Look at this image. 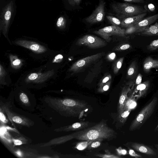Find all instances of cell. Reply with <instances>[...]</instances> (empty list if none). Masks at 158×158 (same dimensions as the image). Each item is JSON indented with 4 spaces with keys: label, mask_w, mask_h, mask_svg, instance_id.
<instances>
[{
    "label": "cell",
    "mask_w": 158,
    "mask_h": 158,
    "mask_svg": "<svg viewBox=\"0 0 158 158\" xmlns=\"http://www.w3.org/2000/svg\"><path fill=\"white\" fill-rule=\"evenodd\" d=\"M120 151V152L119 153L123 155H125L127 154V151L125 150H122Z\"/></svg>",
    "instance_id": "42"
},
{
    "label": "cell",
    "mask_w": 158,
    "mask_h": 158,
    "mask_svg": "<svg viewBox=\"0 0 158 158\" xmlns=\"http://www.w3.org/2000/svg\"><path fill=\"white\" fill-rule=\"evenodd\" d=\"M158 48V39L152 41L150 44L147 46L148 50L152 51Z\"/></svg>",
    "instance_id": "26"
},
{
    "label": "cell",
    "mask_w": 158,
    "mask_h": 158,
    "mask_svg": "<svg viewBox=\"0 0 158 158\" xmlns=\"http://www.w3.org/2000/svg\"><path fill=\"white\" fill-rule=\"evenodd\" d=\"M136 63L135 61L132 62L129 67L127 72V77H130L133 76L136 71Z\"/></svg>",
    "instance_id": "22"
},
{
    "label": "cell",
    "mask_w": 158,
    "mask_h": 158,
    "mask_svg": "<svg viewBox=\"0 0 158 158\" xmlns=\"http://www.w3.org/2000/svg\"><path fill=\"white\" fill-rule=\"evenodd\" d=\"M101 144L100 140H96L93 141L88 146L89 148H95L99 147Z\"/></svg>",
    "instance_id": "30"
},
{
    "label": "cell",
    "mask_w": 158,
    "mask_h": 158,
    "mask_svg": "<svg viewBox=\"0 0 158 158\" xmlns=\"http://www.w3.org/2000/svg\"><path fill=\"white\" fill-rule=\"evenodd\" d=\"M21 63V61L18 58H15V59L12 61V64L14 66H19Z\"/></svg>",
    "instance_id": "37"
},
{
    "label": "cell",
    "mask_w": 158,
    "mask_h": 158,
    "mask_svg": "<svg viewBox=\"0 0 158 158\" xmlns=\"http://www.w3.org/2000/svg\"><path fill=\"white\" fill-rule=\"evenodd\" d=\"M142 75L141 73H139L137 77L135 84L138 85L141 83L142 80Z\"/></svg>",
    "instance_id": "35"
},
{
    "label": "cell",
    "mask_w": 158,
    "mask_h": 158,
    "mask_svg": "<svg viewBox=\"0 0 158 158\" xmlns=\"http://www.w3.org/2000/svg\"><path fill=\"white\" fill-rule=\"evenodd\" d=\"M131 47V46L130 44L124 43L115 47L113 50L116 51H120L128 49Z\"/></svg>",
    "instance_id": "24"
},
{
    "label": "cell",
    "mask_w": 158,
    "mask_h": 158,
    "mask_svg": "<svg viewBox=\"0 0 158 158\" xmlns=\"http://www.w3.org/2000/svg\"><path fill=\"white\" fill-rule=\"evenodd\" d=\"M106 41L96 36L86 35L79 38L77 41L78 46H85L90 48L97 49L103 47L107 45Z\"/></svg>",
    "instance_id": "4"
},
{
    "label": "cell",
    "mask_w": 158,
    "mask_h": 158,
    "mask_svg": "<svg viewBox=\"0 0 158 158\" xmlns=\"http://www.w3.org/2000/svg\"><path fill=\"white\" fill-rule=\"evenodd\" d=\"M116 135L113 129L109 127L105 122L102 121L94 126L75 133V138L90 143L96 140L110 139L114 138Z\"/></svg>",
    "instance_id": "1"
},
{
    "label": "cell",
    "mask_w": 158,
    "mask_h": 158,
    "mask_svg": "<svg viewBox=\"0 0 158 158\" xmlns=\"http://www.w3.org/2000/svg\"><path fill=\"white\" fill-rule=\"evenodd\" d=\"M111 7L115 15L122 20L147 11L143 6L128 3L115 2L111 5Z\"/></svg>",
    "instance_id": "2"
},
{
    "label": "cell",
    "mask_w": 158,
    "mask_h": 158,
    "mask_svg": "<svg viewBox=\"0 0 158 158\" xmlns=\"http://www.w3.org/2000/svg\"><path fill=\"white\" fill-rule=\"evenodd\" d=\"M131 110H125L121 113L118 114V119L122 123H124L127 120Z\"/></svg>",
    "instance_id": "21"
},
{
    "label": "cell",
    "mask_w": 158,
    "mask_h": 158,
    "mask_svg": "<svg viewBox=\"0 0 158 158\" xmlns=\"http://www.w3.org/2000/svg\"><path fill=\"white\" fill-rule=\"evenodd\" d=\"M153 68L158 69V60L154 59L151 57H147L143 64L144 71L146 73H148Z\"/></svg>",
    "instance_id": "13"
},
{
    "label": "cell",
    "mask_w": 158,
    "mask_h": 158,
    "mask_svg": "<svg viewBox=\"0 0 158 158\" xmlns=\"http://www.w3.org/2000/svg\"><path fill=\"white\" fill-rule=\"evenodd\" d=\"M89 144V142L87 141H83L79 143L77 146V148L79 150H82L85 148Z\"/></svg>",
    "instance_id": "29"
},
{
    "label": "cell",
    "mask_w": 158,
    "mask_h": 158,
    "mask_svg": "<svg viewBox=\"0 0 158 158\" xmlns=\"http://www.w3.org/2000/svg\"><path fill=\"white\" fill-rule=\"evenodd\" d=\"M14 144L15 145H20L22 143V142L20 140H15L14 141Z\"/></svg>",
    "instance_id": "40"
},
{
    "label": "cell",
    "mask_w": 158,
    "mask_h": 158,
    "mask_svg": "<svg viewBox=\"0 0 158 158\" xmlns=\"http://www.w3.org/2000/svg\"><path fill=\"white\" fill-rule=\"evenodd\" d=\"M111 82V81L110 80L106 83L99 87L98 89V92L102 93L107 91L110 87Z\"/></svg>",
    "instance_id": "27"
},
{
    "label": "cell",
    "mask_w": 158,
    "mask_h": 158,
    "mask_svg": "<svg viewBox=\"0 0 158 158\" xmlns=\"http://www.w3.org/2000/svg\"><path fill=\"white\" fill-rule=\"evenodd\" d=\"M116 57V55L115 53L112 52L110 53L107 56V59L110 60L112 61L114 60Z\"/></svg>",
    "instance_id": "38"
},
{
    "label": "cell",
    "mask_w": 158,
    "mask_h": 158,
    "mask_svg": "<svg viewBox=\"0 0 158 158\" xmlns=\"http://www.w3.org/2000/svg\"><path fill=\"white\" fill-rule=\"evenodd\" d=\"M146 28L137 27L133 26L127 28L125 30V35L135 33H139L144 31Z\"/></svg>",
    "instance_id": "19"
},
{
    "label": "cell",
    "mask_w": 158,
    "mask_h": 158,
    "mask_svg": "<svg viewBox=\"0 0 158 158\" xmlns=\"http://www.w3.org/2000/svg\"><path fill=\"white\" fill-rule=\"evenodd\" d=\"M104 54V52H99L79 60L73 64L69 71L75 72H79L100 58Z\"/></svg>",
    "instance_id": "6"
},
{
    "label": "cell",
    "mask_w": 158,
    "mask_h": 158,
    "mask_svg": "<svg viewBox=\"0 0 158 158\" xmlns=\"http://www.w3.org/2000/svg\"><path fill=\"white\" fill-rule=\"evenodd\" d=\"M81 0H68L69 3L71 5L74 6L78 5Z\"/></svg>",
    "instance_id": "36"
},
{
    "label": "cell",
    "mask_w": 158,
    "mask_h": 158,
    "mask_svg": "<svg viewBox=\"0 0 158 158\" xmlns=\"http://www.w3.org/2000/svg\"><path fill=\"white\" fill-rule=\"evenodd\" d=\"M63 59V56L61 54H58L55 57L53 62L59 63L62 61Z\"/></svg>",
    "instance_id": "32"
},
{
    "label": "cell",
    "mask_w": 158,
    "mask_h": 158,
    "mask_svg": "<svg viewBox=\"0 0 158 158\" xmlns=\"http://www.w3.org/2000/svg\"><path fill=\"white\" fill-rule=\"evenodd\" d=\"M158 19V14L143 19L134 26L137 27L146 28Z\"/></svg>",
    "instance_id": "12"
},
{
    "label": "cell",
    "mask_w": 158,
    "mask_h": 158,
    "mask_svg": "<svg viewBox=\"0 0 158 158\" xmlns=\"http://www.w3.org/2000/svg\"><path fill=\"white\" fill-rule=\"evenodd\" d=\"M11 16V6L9 5L6 10H5V12L4 15V19L3 20L6 26L7 27L8 23L9 21Z\"/></svg>",
    "instance_id": "20"
},
{
    "label": "cell",
    "mask_w": 158,
    "mask_h": 158,
    "mask_svg": "<svg viewBox=\"0 0 158 158\" xmlns=\"http://www.w3.org/2000/svg\"><path fill=\"white\" fill-rule=\"evenodd\" d=\"M139 33L140 34L146 36L158 35V23L156 22L150 25L144 31Z\"/></svg>",
    "instance_id": "15"
},
{
    "label": "cell",
    "mask_w": 158,
    "mask_h": 158,
    "mask_svg": "<svg viewBox=\"0 0 158 158\" xmlns=\"http://www.w3.org/2000/svg\"><path fill=\"white\" fill-rule=\"evenodd\" d=\"M112 76L109 73H106L100 80L98 84L99 87L106 83L109 81L111 80Z\"/></svg>",
    "instance_id": "25"
},
{
    "label": "cell",
    "mask_w": 158,
    "mask_h": 158,
    "mask_svg": "<svg viewBox=\"0 0 158 158\" xmlns=\"http://www.w3.org/2000/svg\"><path fill=\"white\" fill-rule=\"evenodd\" d=\"M129 154L130 155L136 158H141L142 156L140 154L136 153L134 150L132 149H130L129 151Z\"/></svg>",
    "instance_id": "33"
},
{
    "label": "cell",
    "mask_w": 158,
    "mask_h": 158,
    "mask_svg": "<svg viewBox=\"0 0 158 158\" xmlns=\"http://www.w3.org/2000/svg\"><path fill=\"white\" fill-rule=\"evenodd\" d=\"M124 59V57H121L114 63L112 65V68L114 74H116L118 73L122 67Z\"/></svg>",
    "instance_id": "18"
},
{
    "label": "cell",
    "mask_w": 158,
    "mask_h": 158,
    "mask_svg": "<svg viewBox=\"0 0 158 158\" xmlns=\"http://www.w3.org/2000/svg\"><path fill=\"white\" fill-rule=\"evenodd\" d=\"M154 131H158V124L156 126V128L154 130Z\"/></svg>",
    "instance_id": "43"
},
{
    "label": "cell",
    "mask_w": 158,
    "mask_h": 158,
    "mask_svg": "<svg viewBox=\"0 0 158 158\" xmlns=\"http://www.w3.org/2000/svg\"><path fill=\"white\" fill-rule=\"evenodd\" d=\"M16 44L37 53H42L46 52L47 49L44 46L35 42L26 40H19L15 42Z\"/></svg>",
    "instance_id": "8"
},
{
    "label": "cell",
    "mask_w": 158,
    "mask_h": 158,
    "mask_svg": "<svg viewBox=\"0 0 158 158\" xmlns=\"http://www.w3.org/2000/svg\"><path fill=\"white\" fill-rule=\"evenodd\" d=\"M106 18L112 25L118 26L121 25V22L118 18L111 16H107Z\"/></svg>",
    "instance_id": "23"
},
{
    "label": "cell",
    "mask_w": 158,
    "mask_h": 158,
    "mask_svg": "<svg viewBox=\"0 0 158 158\" xmlns=\"http://www.w3.org/2000/svg\"><path fill=\"white\" fill-rule=\"evenodd\" d=\"M155 147L158 150V143H157L155 145Z\"/></svg>",
    "instance_id": "44"
},
{
    "label": "cell",
    "mask_w": 158,
    "mask_h": 158,
    "mask_svg": "<svg viewBox=\"0 0 158 158\" xmlns=\"http://www.w3.org/2000/svg\"><path fill=\"white\" fill-rule=\"evenodd\" d=\"M12 120L17 123H21L23 120L21 118L18 116H14L12 118Z\"/></svg>",
    "instance_id": "34"
},
{
    "label": "cell",
    "mask_w": 158,
    "mask_h": 158,
    "mask_svg": "<svg viewBox=\"0 0 158 158\" xmlns=\"http://www.w3.org/2000/svg\"><path fill=\"white\" fill-rule=\"evenodd\" d=\"M20 98L21 101L24 103H27L28 102V99L27 95L23 93L20 95Z\"/></svg>",
    "instance_id": "31"
},
{
    "label": "cell",
    "mask_w": 158,
    "mask_h": 158,
    "mask_svg": "<svg viewBox=\"0 0 158 158\" xmlns=\"http://www.w3.org/2000/svg\"><path fill=\"white\" fill-rule=\"evenodd\" d=\"M158 98L154 97L152 100L139 112L131 123L130 131L139 129L153 113L157 105Z\"/></svg>",
    "instance_id": "3"
},
{
    "label": "cell",
    "mask_w": 158,
    "mask_h": 158,
    "mask_svg": "<svg viewBox=\"0 0 158 158\" xmlns=\"http://www.w3.org/2000/svg\"><path fill=\"white\" fill-rule=\"evenodd\" d=\"M125 1L138 3H143L144 2V0H123Z\"/></svg>",
    "instance_id": "39"
},
{
    "label": "cell",
    "mask_w": 158,
    "mask_h": 158,
    "mask_svg": "<svg viewBox=\"0 0 158 158\" xmlns=\"http://www.w3.org/2000/svg\"><path fill=\"white\" fill-rule=\"evenodd\" d=\"M90 123L88 122H77L69 126L67 128L69 130H77L88 127Z\"/></svg>",
    "instance_id": "17"
},
{
    "label": "cell",
    "mask_w": 158,
    "mask_h": 158,
    "mask_svg": "<svg viewBox=\"0 0 158 158\" xmlns=\"http://www.w3.org/2000/svg\"><path fill=\"white\" fill-rule=\"evenodd\" d=\"M146 15L145 13L124 19L121 22V26L127 28L134 26L144 19Z\"/></svg>",
    "instance_id": "10"
},
{
    "label": "cell",
    "mask_w": 158,
    "mask_h": 158,
    "mask_svg": "<svg viewBox=\"0 0 158 158\" xmlns=\"http://www.w3.org/2000/svg\"><path fill=\"white\" fill-rule=\"evenodd\" d=\"M0 119L3 121H5L6 119L4 115L1 112L0 113Z\"/></svg>",
    "instance_id": "41"
},
{
    "label": "cell",
    "mask_w": 158,
    "mask_h": 158,
    "mask_svg": "<svg viewBox=\"0 0 158 158\" xmlns=\"http://www.w3.org/2000/svg\"><path fill=\"white\" fill-rule=\"evenodd\" d=\"M137 103L135 96L132 95L128 97L124 104L123 111L127 110H132L136 106Z\"/></svg>",
    "instance_id": "16"
},
{
    "label": "cell",
    "mask_w": 158,
    "mask_h": 158,
    "mask_svg": "<svg viewBox=\"0 0 158 158\" xmlns=\"http://www.w3.org/2000/svg\"><path fill=\"white\" fill-rule=\"evenodd\" d=\"M125 30L119 26L111 25L94 31L93 33L100 36L106 42H109L110 41V36H112L125 37Z\"/></svg>",
    "instance_id": "5"
},
{
    "label": "cell",
    "mask_w": 158,
    "mask_h": 158,
    "mask_svg": "<svg viewBox=\"0 0 158 158\" xmlns=\"http://www.w3.org/2000/svg\"><path fill=\"white\" fill-rule=\"evenodd\" d=\"M126 146L130 147L137 151L150 156H155L156 152L151 148L140 143L130 142L126 144Z\"/></svg>",
    "instance_id": "9"
},
{
    "label": "cell",
    "mask_w": 158,
    "mask_h": 158,
    "mask_svg": "<svg viewBox=\"0 0 158 158\" xmlns=\"http://www.w3.org/2000/svg\"><path fill=\"white\" fill-rule=\"evenodd\" d=\"M65 20L63 17H60L57 20L56 26L59 27L63 28L65 27Z\"/></svg>",
    "instance_id": "28"
},
{
    "label": "cell",
    "mask_w": 158,
    "mask_h": 158,
    "mask_svg": "<svg viewBox=\"0 0 158 158\" xmlns=\"http://www.w3.org/2000/svg\"><path fill=\"white\" fill-rule=\"evenodd\" d=\"M106 2L104 0H99L98 6L92 13L85 19L88 23L93 24L102 22L104 19Z\"/></svg>",
    "instance_id": "7"
},
{
    "label": "cell",
    "mask_w": 158,
    "mask_h": 158,
    "mask_svg": "<svg viewBox=\"0 0 158 158\" xmlns=\"http://www.w3.org/2000/svg\"><path fill=\"white\" fill-rule=\"evenodd\" d=\"M130 90L129 86H125L123 87L120 96L118 105V114L123 111L125 103L128 97L127 94Z\"/></svg>",
    "instance_id": "11"
},
{
    "label": "cell",
    "mask_w": 158,
    "mask_h": 158,
    "mask_svg": "<svg viewBox=\"0 0 158 158\" xmlns=\"http://www.w3.org/2000/svg\"><path fill=\"white\" fill-rule=\"evenodd\" d=\"M149 85V82L147 81L137 85L135 91L138 94L137 95V100L139 98L143 97L146 93Z\"/></svg>",
    "instance_id": "14"
}]
</instances>
